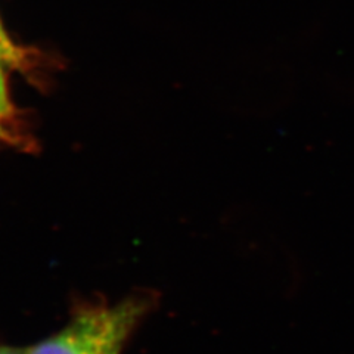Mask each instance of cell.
I'll use <instances>...</instances> for the list:
<instances>
[{
	"label": "cell",
	"instance_id": "cell-1",
	"mask_svg": "<svg viewBox=\"0 0 354 354\" xmlns=\"http://www.w3.org/2000/svg\"><path fill=\"white\" fill-rule=\"evenodd\" d=\"M147 308L142 298L87 308L58 334L27 350V354H121Z\"/></svg>",
	"mask_w": 354,
	"mask_h": 354
},
{
	"label": "cell",
	"instance_id": "cell-2",
	"mask_svg": "<svg viewBox=\"0 0 354 354\" xmlns=\"http://www.w3.org/2000/svg\"><path fill=\"white\" fill-rule=\"evenodd\" d=\"M14 58H15V49L8 40L2 27H0V59H14Z\"/></svg>",
	"mask_w": 354,
	"mask_h": 354
},
{
	"label": "cell",
	"instance_id": "cell-3",
	"mask_svg": "<svg viewBox=\"0 0 354 354\" xmlns=\"http://www.w3.org/2000/svg\"><path fill=\"white\" fill-rule=\"evenodd\" d=\"M0 354H27V351H22L12 347H3L0 346Z\"/></svg>",
	"mask_w": 354,
	"mask_h": 354
}]
</instances>
